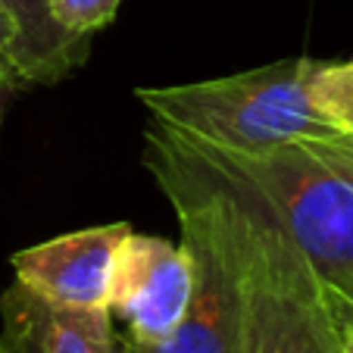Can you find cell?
<instances>
[{"label":"cell","mask_w":353,"mask_h":353,"mask_svg":"<svg viewBox=\"0 0 353 353\" xmlns=\"http://www.w3.org/2000/svg\"><path fill=\"white\" fill-rule=\"evenodd\" d=\"M166 138L172 141V134L166 132ZM175 150L219 194L244 300L241 353H341V328L328 285L297 244L250 194L210 175L179 144Z\"/></svg>","instance_id":"6da1fadb"},{"label":"cell","mask_w":353,"mask_h":353,"mask_svg":"<svg viewBox=\"0 0 353 353\" xmlns=\"http://www.w3.org/2000/svg\"><path fill=\"white\" fill-rule=\"evenodd\" d=\"M166 128V125H163ZM172 141L210 175L250 197L279 222L325 285L353 279V179L307 141H291L256 154L200 144L172 132Z\"/></svg>","instance_id":"7a4b0ae2"},{"label":"cell","mask_w":353,"mask_h":353,"mask_svg":"<svg viewBox=\"0 0 353 353\" xmlns=\"http://www.w3.org/2000/svg\"><path fill=\"white\" fill-rule=\"evenodd\" d=\"M144 166L179 219L181 247L191 260V300L163 341L141 344L125 338L122 353H241L244 300L219 194L194 172L157 122L144 132Z\"/></svg>","instance_id":"3957f363"},{"label":"cell","mask_w":353,"mask_h":353,"mask_svg":"<svg viewBox=\"0 0 353 353\" xmlns=\"http://www.w3.org/2000/svg\"><path fill=\"white\" fill-rule=\"evenodd\" d=\"M310 57L269 63L225 79L169 88H138L154 122L200 144L256 154L291 141L332 138L307 91Z\"/></svg>","instance_id":"277c9868"},{"label":"cell","mask_w":353,"mask_h":353,"mask_svg":"<svg viewBox=\"0 0 353 353\" xmlns=\"http://www.w3.org/2000/svg\"><path fill=\"white\" fill-rule=\"evenodd\" d=\"M191 300V260L185 247L157 234L128 232L116 250L110 316L125 322L128 341L157 344L181 322Z\"/></svg>","instance_id":"5b68a950"},{"label":"cell","mask_w":353,"mask_h":353,"mask_svg":"<svg viewBox=\"0 0 353 353\" xmlns=\"http://www.w3.org/2000/svg\"><path fill=\"white\" fill-rule=\"evenodd\" d=\"M128 232V222H110L26 247L13 254L16 281L54 303L110 310L107 300L116 250Z\"/></svg>","instance_id":"8992f818"},{"label":"cell","mask_w":353,"mask_h":353,"mask_svg":"<svg viewBox=\"0 0 353 353\" xmlns=\"http://www.w3.org/2000/svg\"><path fill=\"white\" fill-rule=\"evenodd\" d=\"M3 353H122L103 307H66L13 281L0 294Z\"/></svg>","instance_id":"52a82bcc"},{"label":"cell","mask_w":353,"mask_h":353,"mask_svg":"<svg viewBox=\"0 0 353 353\" xmlns=\"http://www.w3.org/2000/svg\"><path fill=\"white\" fill-rule=\"evenodd\" d=\"M19 34L22 85H54L88 57L91 38H72L50 16V0H0Z\"/></svg>","instance_id":"ba28073f"},{"label":"cell","mask_w":353,"mask_h":353,"mask_svg":"<svg viewBox=\"0 0 353 353\" xmlns=\"http://www.w3.org/2000/svg\"><path fill=\"white\" fill-rule=\"evenodd\" d=\"M307 91L319 116L332 125V132L353 138V60H310Z\"/></svg>","instance_id":"9c48e42d"},{"label":"cell","mask_w":353,"mask_h":353,"mask_svg":"<svg viewBox=\"0 0 353 353\" xmlns=\"http://www.w3.org/2000/svg\"><path fill=\"white\" fill-rule=\"evenodd\" d=\"M122 0H50L54 22L72 38H91L116 19Z\"/></svg>","instance_id":"30bf717a"},{"label":"cell","mask_w":353,"mask_h":353,"mask_svg":"<svg viewBox=\"0 0 353 353\" xmlns=\"http://www.w3.org/2000/svg\"><path fill=\"white\" fill-rule=\"evenodd\" d=\"M22 72H19V34L16 22L7 10L0 7V91H19Z\"/></svg>","instance_id":"8fae6325"},{"label":"cell","mask_w":353,"mask_h":353,"mask_svg":"<svg viewBox=\"0 0 353 353\" xmlns=\"http://www.w3.org/2000/svg\"><path fill=\"white\" fill-rule=\"evenodd\" d=\"M313 150H319L332 166H338L347 179H353V138L344 134H332V138H307Z\"/></svg>","instance_id":"7c38bea8"},{"label":"cell","mask_w":353,"mask_h":353,"mask_svg":"<svg viewBox=\"0 0 353 353\" xmlns=\"http://www.w3.org/2000/svg\"><path fill=\"white\" fill-rule=\"evenodd\" d=\"M328 294H332V288H328ZM332 303H334L338 328H341V353H353V310L347 303H341L334 294H332Z\"/></svg>","instance_id":"4fadbf2b"},{"label":"cell","mask_w":353,"mask_h":353,"mask_svg":"<svg viewBox=\"0 0 353 353\" xmlns=\"http://www.w3.org/2000/svg\"><path fill=\"white\" fill-rule=\"evenodd\" d=\"M328 288H332V294L341 300V303H347V307L353 310V279L344 281V285H328Z\"/></svg>","instance_id":"5bb4252c"},{"label":"cell","mask_w":353,"mask_h":353,"mask_svg":"<svg viewBox=\"0 0 353 353\" xmlns=\"http://www.w3.org/2000/svg\"><path fill=\"white\" fill-rule=\"evenodd\" d=\"M3 97H7V91H0V119H3Z\"/></svg>","instance_id":"9a60e30c"},{"label":"cell","mask_w":353,"mask_h":353,"mask_svg":"<svg viewBox=\"0 0 353 353\" xmlns=\"http://www.w3.org/2000/svg\"><path fill=\"white\" fill-rule=\"evenodd\" d=\"M0 353H3V344H0Z\"/></svg>","instance_id":"2e32d148"}]
</instances>
